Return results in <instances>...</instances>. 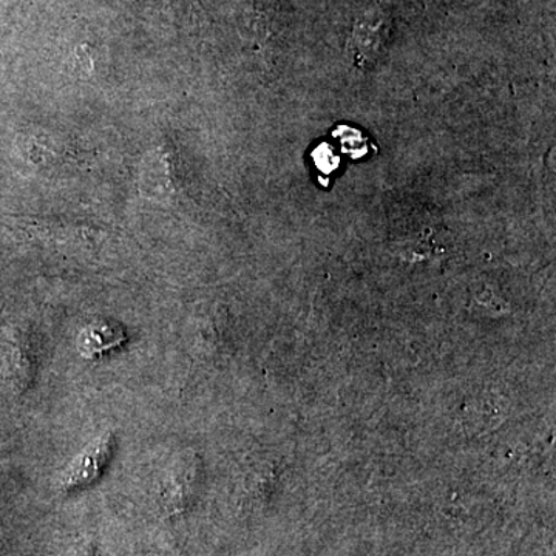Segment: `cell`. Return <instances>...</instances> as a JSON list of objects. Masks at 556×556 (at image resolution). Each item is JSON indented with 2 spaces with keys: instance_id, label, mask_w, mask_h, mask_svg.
<instances>
[{
  "instance_id": "cell-1",
  "label": "cell",
  "mask_w": 556,
  "mask_h": 556,
  "mask_svg": "<svg viewBox=\"0 0 556 556\" xmlns=\"http://www.w3.org/2000/svg\"><path fill=\"white\" fill-rule=\"evenodd\" d=\"M112 453V434H104V437L91 442L89 447L84 450L68 467L67 473L62 478V486L65 490L80 489V486L97 481L102 470L108 466Z\"/></svg>"
},
{
  "instance_id": "cell-2",
  "label": "cell",
  "mask_w": 556,
  "mask_h": 556,
  "mask_svg": "<svg viewBox=\"0 0 556 556\" xmlns=\"http://www.w3.org/2000/svg\"><path fill=\"white\" fill-rule=\"evenodd\" d=\"M193 475L195 466L190 453L174 460L160 486L161 506L166 514L178 515L188 507L189 497L192 495Z\"/></svg>"
},
{
  "instance_id": "cell-3",
  "label": "cell",
  "mask_w": 556,
  "mask_h": 556,
  "mask_svg": "<svg viewBox=\"0 0 556 556\" xmlns=\"http://www.w3.org/2000/svg\"><path fill=\"white\" fill-rule=\"evenodd\" d=\"M126 340V332L121 325L110 320H94L80 329L76 338V350L84 358H94L123 345Z\"/></svg>"
}]
</instances>
